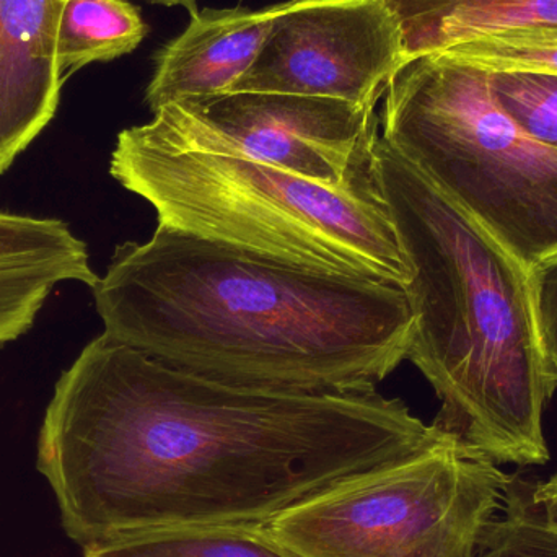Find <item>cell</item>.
I'll return each mask as SVG.
<instances>
[{
    "label": "cell",
    "instance_id": "3957f363",
    "mask_svg": "<svg viewBox=\"0 0 557 557\" xmlns=\"http://www.w3.org/2000/svg\"><path fill=\"white\" fill-rule=\"evenodd\" d=\"M376 182L411 278L408 357L442 406L434 425L496 465H545L543 412L556 385L536 331L530 271L382 136Z\"/></svg>",
    "mask_w": 557,
    "mask_h": 557
},
{
    "label": "cell",
    "instance_id": "7a4b0ae2",
    "mask_svg": "<svg viewBox=\"0 0 557 557\" xmlns=\"http://www.w3.org/2000/svg\"><path fill=\"white\" fill-rule=\"evenodd\" d=\"M104 333L232 385L369 393L408 357L401 285L318 273L157 225L94 288Z\"/></svg>",
    "mask_w": 557,
    "mask_h": 557
},
{
    "label": "cell",
    "instance_id": "4fadbf2b",
    "mask_svg": "<svg viewBox=\"0 0 557 557\" xmlns=\"http://www.w3.org/2000/svg\"><path fill=\"white\" fill-rule=\"evenodd\" d=\"M146 35L139 10L127 0H64L55 39L62 78L94 62L129 54Z\"/></svg>",
    "mask_w": 557,
    "mask_h": 557
},
{
    "label": "cell",
    "instance_id": "5b68a950",
    "mask_svg": "<svg viewBox=\"0 0 557 557\" xmlns=\"http://www.w3.org/2000/svg\"><path fill=\"white\" fill-rule=\"evenodd\" d=\"M382 139L527 270L557 255V150L494 101L490 72L431 52L386 87Z\"/></svg>",
    "mask_w": 557,
    "mask_h": 557
},
{
    "label": "cell",
    "instance_id": "9c48e42d",
    "mask_svg": "<svg viewBox=\"0 0 557 557\" xmlns=\"http://www.w3.org/2000/svg\"><path fill=\"white\" fill-rule=\"evenodd\" d=\"M64 0H0V175L51 123L62 78L55 59Z\"/></svg>",
    "mask_w": 557,
    "mask_h": 557
},
{
    "label": "cell",
    "instance_id": "2e32d148",
    "mask_svg": "<svg viewBox=\"0 0 557 557\" xmlns=\"http://www.w3.org/2000/svg\"><path fill=\"white\" fill-rule=\"evenodd\" d=\"M490 87L497 107L527 136L557 150V74L490 72Z\"/></svg>",
    "mask_w": 557,
    "mask_h": 557
},
{
    "label": "cell",
    "instance_id": "52a82bcc",
    "mask_svg": "<svg viewBox=\"0 0 557 557\" xmlns=\"http://www.w3.org/2000/svg\"><path fill=\"white\" fill-rule=\"evenodd\" d=\"M172 143L242 153L324 185H343L373 163L375 107L334 98L237 91L153 114Z\"/></svg>",
    "mask_w": 557,
    "mask_h": 557
},
{
    "label": "cell",
    "instance_id": "8992f818",
    "mask_svg": "<svg viewBox=\"0 0 557 557\" xmlns=\"http://www.w3.org/2000/svg\"><path fill=\"white\" fill-rule=\"evenodd\" d=\"M513 481L447 441L341 481L267 530L300 557H473Z\"/></svg>",
    "mask_w": 557,
    "mask_h": 557
},
{
    "label": "cell",
    "instance_id": "d6986e66",
    "mask_svg": "<svg viewBox=\"0 0 557 557\" xmlns=\"http://www.w3.org/2000/svg\"><path fill=\"white\" fill-rule=\"evenodd\" d=\"M533 504L539 506L546 517L557 523V473L553 474L546 483L536 484L530 491Z\"/></svg>",
    "mask_w": 557,
    "mask_h": 557
},
{
    "label": "cell",
    "instance_id": "ffe728a7",
    "mask_svg": "<svg viewBox=\"0 0 557 557\" xmlns=\"http://www.w3.org/2000/svg\"><path fill=\"white\" fill-rule=\"evenodd\" d=\"M147 2L159 3V5L165 7H183L188 10L191 15L198 13V0H147Z\"/></svg>",
    "mask_w": 557,
    "mask_h": 557
},
{
    "label": "cell",
    "instance_id": "277c9868",
    "mask_svg": "<svg viewBox=\"0 0 557 557\" xmlns=\"http://www.w3.org/2000/svg\"><path fill=\"white\" fill-rule=\"evenodd\" d=\"M110 173L159 225L318 273L411 278L375 166L324 185L227 150L183 146L149 123L120 133Z\"/></svg>",
    "mask_w": 557,
    "mask_h": 557
},
{
    "label": "cell",
    "instance_id": "30bf717a",
    "mask_svg": "<svg viewBox=\"0 0 557 557\" xmlns=\"http://www.w3.org/2000/svg\"><path fill=\"white\" fill-rule=\"evenodd\" d=\"M277 7L205 9L191 15L185 32L157 52L156 71L146 91L152 113L169 104L231 94L257 61Z\"/></svg>",
    "mask_w": 557,
    "mask_h": 557
},
{
    "label": "cell",
    "instance_id": "5bb4252c",
    "mask_svg": "<svg viewBox=\"0 0 557 557\" xmlns=\"http://www.w3.org/2000/svg\"><path fill=\"white\" fill-rule=\"evenodd\" d=\"M85 557H300L267 527L160 530L111 540L84 549Z\"/></svg>",
    "mask_w": 557,
    "mask_h": 557
},
{
    "label": "cell",
    "instance_id": "e0dca14e",
    "mask_svg": "<svg viewBox=\"0 0 557 557\" xmlns=\"http://www.w3.org/2000/svg\"><path fill=\"white\" fill-rule=\"evenodd\" d=\"M444 51L490 72L557 74V29H513Z\"/></svg>",
    "mask_w": 557,
    "mask_h": 557
},
{
    "label": "cell",
    "instance_id": "7c38bea8",
    "mask_svg": "<svg viewBox=\"0 0 557 557\" xmlns=\"http://www.w3.org/2000/svg\"><path fill=\"white\" fill-rule=\"evenodd\" d=\"M383 3L401 32L405 62L513 29H557V0H383Z\"/></svg>",
    "mask_w": 557,
    "mask_h": 557
},
{
    "label": "cell",
    "instance_id": "ac0fdd59",
    "mask_svg": "<svg viewBox=\"0 0 557 557\" xmlns=\"http://www.w3.org/2000/svg\"><path fill=\"white\" fill-rule=\"evenodd\" d=\"M530 284L540 347L557 386V255L530 270Z\"/></svg>",
    "mask_w": 557,
    "mask_h": 557
},
{
    "label": "cell",
    "instance_id": "ba28073f",
    "mask_svg": "<svg viewBox=\"0 0 557 557\" xmlns=\"http://www.w3.org/2000/svg\"><path fill=\"white\" fill-rule=\"evenodd\" d=\"M405 62L401 32L383 0L278 3L255 64L237 91L334 98L376 107Z\"/></svg>",
    "mask_w": 557,
    "mask_h": 557
},
{
    "label": "cell",
    "instance_id": "8fae6325",
    "mask_svg": "<svg viewBox=\"0 0 557 557\" xmlns=\"http://www.w3.org/2000/svg\"><path fill=\"white\" fill-rule=\"evenodd\" d=\"M87 245L58 219L0 212V347L28 333L62 282L97 285Z\"/></svg>",
    "mask_w": 557,
    "mask_h": 557
},
{
    "label": "cell",
    "instance_id": "6da1fadb",
    "mask_svg": "<svg viewBox=\"0 0 557 557\" xmlns=\"http://www.w3.org/2000/svg\"><path fill=\"white\" fill-rule=\"evenodd\" d=\"M447 441L379 392L232 385L103 333L59 376L36 467L85 549L160 530L264 529L341 481Z\"/></svg>",
    "mask_w": 557,
    "mask_h": 557
},
{
    "label": "cell",
    "instance_id": "9a60e30c",
    "mask_svg": "<svg viewBox=\"0 0 557 557\" xmlns=\"http://www.w3.org/2000/svg\"><path fill=\"white\" fill-rule=\"evenodd\" d=\"M500 512L484 530L473 557H557V523L517 481Z\"/></svg>",
    "mask_w": 557,
    "mask_h": 557
}]
</instances>
